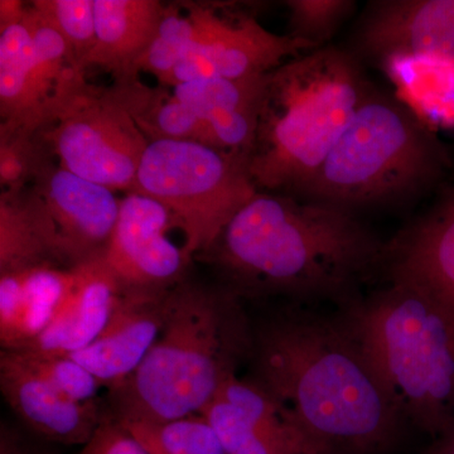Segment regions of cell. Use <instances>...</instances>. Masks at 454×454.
<instances>
[{
    "label": "cell",
    "instance_id": "obj_1",
    "mask_svg": "<svg viewBox=\"0 0 454 454\" xmlns=\"http://www.w3.org/2000/svg\"><path fill=\"white\" fill-rule=\"evenodd\" d=\"M252 380L315 454H400L415 430L337 309L286 303L253 324Z\"/></svg>",
    "mask_w": 454,
    "mask_h": 454
},
{
    "label": "cell",
    "instance_id": "obj_2",
    "mask_svg": "<svg viewBox=\"0 0 454 454\" xmlns=\"http://www.w3.org/2000/svg\"><path fill=\"white\" fill-rule=\"evenodd\" d=\"M387 247L355 212L258 191L206 254L241 301L343 309L381 282Z\"/></svg>",
    "mask_w": 454,
    "mask_h": 454
},
{
    "label": "cell",
    "instance_id": "obj_3",
    "mask_svg": "<svg viewBox=\"0 0 454 454\" xmlns=\"http://www.w3.org/2000/svg\"><path fill=\"white\" fill-rule=\"evenodd\" d=\"M243 301L225 286L181 282L160 336L129 378L110 390L121 424H163L200 414L253 351Z\"/></svg>",
    "mask_w": 454,
    "mask_h": 454
},
{
    "label": "cell",
    "instance_id": "obj_4",
    "mask_svg": "<svg viewBox=\"0 0 454 454\" xmlns=\"http://www.w3.org/2000/svg\"><path fill=\"white\" fill-rule=\"evenodd\" d=\"M372 83L349 50L325 46L268 74L249 175L258 191L295 195L319 168Z\"/></svg>",
    "mask_w": 454,
    "mask_h": 454
},
{
    "label": "cell",
    "instance_id": "obj_5",
    "mask_svg": "<svg viewBox=\"0 0 454 454\" xmlns=\"http://www.w3.org/2000/svg\"><path fill=\"white\" fill-rule=\"evenodd\" d=\"M363 343L415 432L437 438L454 423V315L428 292L381 280L337 309Z\"/></svg>",
    "mask_w": 454,
    "mask_h": 454
},
{
    "label": "cell",
    "instance_id": "obj_6",
    "mask_svg": "<svg viewBox=\"0 0 454 454\" xmlns=\"http://www.w3.org/2000/svg\"><path fill=\"white\" fill-rule=\"evenodd\" d=\"M443 152L413 107L372 85L324 163L295 197L357 214L422 195Z\"/></svg>",
    "mask_w": 454,
    "mask_h": 454
},
{
    "label": "cell",
    "instance_id": "obj_7",
    "mask_svg": "<svg viewBox=\"0 0 454 454\" xmlns=\"http://www.w3.org/2000/svg\"><path fill=\"white\" fill-rule=\"evenodd\" d=\"M155 89L139 79L91 85L74 70L62 80L38 131L64 168L110 190L133 192L140 162L151 140L139 127Z\"/></svg>",
    "mask_w": 454,
    "mask_h": 454
},
{
    "label": "cell",
    "instance_id": "obj_8",
    "mask_svg": "<svg viewBox=\"0 0 454 454\" xmlns=\"http://www.w3.org/2000/svg\"><path fill=\"white\" fill-rule=\"evenodd\" d=\"M133 192L168 208L184 235L187 262L210 252L227 223L258 193L247 163L193 142L149 143Z\"/></svg>",
    "mask_w": 454,
    "mask_h": 454
},
{
    "label": "cell",
    "instance_id": "obj_9",
    "mask_svg": "<svg viewBox=\"0 0 454 454\" xmlns=\"http://www.w3.org/2000/svg\"><path fill=\"white\" fill-rule=\"evenodd\" d=\"M199 31L192 49L173 68L166 86L203 79H252L264 76L289 59L310 52L307 42L268 31L253 16H223L193 5Z\"/></svg>",
    "mask_w": 454,
    "mask_h": 454
},
{
    "label": "cell",
    "instance_id": "obj_10",
    "mask_svg": "<svg viewBox=\"0 0 454 454\" xmlns=\"http://www.w3.org/2000/svg\"><path fill=\"white\" fill-rule=\"evenodd\" d=\"M355 26L349 51L361 62L454 61V0H372Z\"/></svg>",
    "mask_w": 454,
    "mask_h": 454
},
{
    "label": "cell",
    "instance_id": "obj_11",
    "mask_svg": "<svg viewBox=\"0 0 454 454\" xmlns=\"http://www.w3.org/2000/svg\"><path fill=\"white\" fill-rule=\"evenodd\" d=\"M175 223L168 208L152 197L129 192L121 199L104 260L122 286L166 288L182 282L188 262L167 235Z\"/></svg>",
    "mask_w": 454,
    "mask_h": 454
},
{
    "label": "cell",
    "instance_id": "obj_12",
    "mask_svg": "<svg viewBox=\"0 0 454 454\" xmlns=\"http://www.w3.org/2000/svg\"><path fill=\"white\" fill-rule=\"evenodd\" d=\"M32 187L55 223L67 268L104 255L121 212V200L114 191L56 166L52 157L38 170Z\"/></svg>",
    "mask_w": 454,
    "mask_h": 454
},
{
    "label": "cell",
    "instance_id": "obj_13",
    "mask_svg": "<svg viewBox=\"0 0 454 454\" xmlns=\"http://www.w3.org/2000/svg\"><path fill=\"white\" fill-rule=\"evenodd\" d=\"M178 284L166 288L122 286L104 330L88 348L70 357L91 372L101 387H118L138 369L162 333Z\"/></svg>",
    "mask_w": 454,
    "mask_h": 454
},
{
    "label": "cell",
    "instance_id": "obj_14",
    "mask_svg": "<svg viewBox=\"0 0 454 454\" xmlns=\"http://www.w3.org/2000/svg\"><path fill=\"white\" fill-rule=\"evenodd\" d=\"M200 414L226 454H315L288 409L252 379L230 378Z\"/></svg>",
    "mask_w": 454,
    "mask_h": 454
},
{
    "label": "cell",
    "instance_id": "obj_15",
    "mask_svg": "<svg viewBox=\"0 0 454 454\" xmlns=\"http://www.w3.org/2000/svg\"><path fill=\"white\" fill-rule=\"evenodd\" d=\"M0 389L27 427L55 443L85 446L104 420L97 402L79 403L65 396L12 349L0 352Z\"/></svg>",
    "mask_w": 454,
    "mask_h": 454
},
{
    "label": "cell",
    "instance_id": "obj_16",
    "mask_svg": "<svg viewBox=\"0 0 454 454\" xmlns=\"http://www.w3.org/2000/svg\"><path fill=\"white\" fill-rule=\"evenodd\" d=\"M387 279L419 286L454 315V192L387 240Z\"/></svg>",
    "mask_w": 454,
    "mask_h": 454
},
{
    "label": "cell",
    "instance_id": "obj_17",
    "mask_svg": "<svg viewBox=\"0 0 454 454\" xmlns=\"http://www.w3.org/2000/svg\"><path fill=\"white\" fill-rule=\"evenodd\" d=\"M268 74L240 80L203 77L175 86L172 95L210 127L217 151L249 166Z\"/></svg>",
    "mask_w": 454,
    "mask_h": 454
},
{
    "label": "cell",
    "instance_id": "obj_18",
    "mask_svg": "<svg viewBox=\"0 0 454 454\" xmlns=\"http://www.w3.org/2000/svg\"><path fill=\"white\" fill-rule=\"evenodd\" d=\"M73 283L49 327L28 348L41 354L70 356L106 327L122 286L107 267L104 255L73 268Z\"/></svg>",
    "mask_w": 454,
    "mask_h": 454
},
{
    "label": "cell",
    "instance_id": "obj_19",
    "mask_svg": "<svg viewBox=\"0 0 454 454\" xmlns=\"http://www.w3.org/2000/svg\"><path fill=\"white\" fill-rule=\"evenodd\" d=\"M56 90L35 62L25 22L0 29V138L37 134L46 124Z\"/></svg>",
    "mask_w": 454,
    "mask_h": 454
},
{
    "label": "cell",
    "instance_id": "obj_20",
    "mask_svg": "<svg viewBox=\"0 0 454 454\" xmlns=\"http://www.w3.org/2000/svg\"><path fill=\"white\" fill-rule=\"evenodd\" d=\"M73 268L41 265L0 274V345L25 349L46 331L61 307Z\"/></svg>",
    "mask_w": 454,
    "mask_h": 454
},
{
    "label": "cell",
    "instance_id": "obj_21",
    "mask_svg": "<svg viewBox=\"0 0 454 454\" xmlns=\"http://www.w3.org/2000/svg\"><path fill=\"white\" fill-rule=\"evenodd\" d=\"M166 8L157 0H94L95 44L83 70L103 68L115 82L138 79L137 66L151 47Z\"/></svg>",
    "mask_w": 454,
    "mask_h": 454
},
{
    "label": "cell",
    "instance_id": "obj_22",
    "mask_svg": "<svg viewBox=\"0 0 454 454\" xmlns=\"http://www.w3.org/2000/svg\"><path fill=\"white\" fill-rule=\"evenodd\" d=\"M65 264L59 234L35 188L3 191L0 199V274ZM67 267V265H66Z\"/></svg>",
    "mask_w": 454,
    "mask_h": 454
},
{
    "label": "cell",
    "instance_id": "obj_23",
    "mask_svg": "<svg viewBox=\"0 0 454 454\" xmlns=\"http://www.w3.org/2000/svg\"><path fill=\"white\" fill-rule=\"evenodd\" d=\"M139 443L153 444L166 454H226L212 424L193 414L163 424H121Z\"/></svg>",
    "mask_w": 454,
    "mask_h": 454
},
{
    "label": "cell",
    "instance_id": "obj_24",
    "mask_svg": "<svg viewBox=\"0 0 454 454\" xmlns=\"http://www.w3.org/2000/svg\"><path fill=\"white\" fill-rule=\"evenodd\" d=\"M199 23L192 7L182 14L176 7H167L151 47L137 66V73H149L166 86L173 68L192 49Z\"/></svg>",
    "mask_w": 454,
    "mask_h": 454
},
{
    "label": "cell",
    "instance_id": "obj_25",
    "mask_svg": "<svg viewBox=\"0 0 454 454\" xmlns=\"http://www.w3.org/2000/svg\"><path fill=\"white\" fill-rule=\"evenodd\" d=\"M138 124L151 142L162 139L193 142L216 149L206 121L173 95L166 97L162 90H154L153 98L138 119Z\"/></svg>",
    "mask_w": 454,
    "mask_h": 454
},
{
    "label": "cell",
    "instance_id": "obj_26",
    "mask_svg": "<svg viewBox=\"0 0 454 454\" xmlns=\"http://www.w3.org/2000/svg\"><path fill=\"white\" fill-rule=\"evenodd\" d=\"M32 8L64 38L70 51L71 66L82 71L94 49V0H37Z\"/></svg>",
    "mask_w": 454,
    "mask_h": 454
},
{
    "label": "cell",
    "instance_id": "obj_27",
    "mask_svg": "<svg viewBox=\"0 0 454 454\" xmlns=\"http://www.w3.org/2000/svg\"><path fill=\"white\" fill-rule=\"evenodd\" d=\"M356 5L354 0H289V35L307 42L313 50L330 46Z\"/></svg>",
    "mask_w": 454,
    "mask_h": 454
},
{
    "label": "cell",
    "instance_id": "obj_28",
    "mask_svg": "<svg viewBox=\"0 0 454 454\" xmlns=\"http://www.w3.org/2000/svg\"><path fill=\"white\" fill-rule=\"evenodd\" d=\"M32 372L40 375L65 396L74 402H97L95 397L101 387L98 379L70 356L41 354L32 349H12Z\"/></svg>",
    "mask_w": 454,
    "mask_h": 454
},
{
    "label": "cell",
    "instance_id": "obj_29",
    "mask_svg": "<svg viewBox=\"0 0 454 454\" xmlns=\"http://www.w3.org/2000/svg\"><path fill=\"white\" fill-rule=\"evenodd\" d=\"M53 157L37 134L16 133L0 138V182L3 191L27 187L43 163Z\"/></svg>",
    "mask_w": 454,
    "mask_h": 454
},
{
    "label": "cell",
    "instance_id": "obj_30",
    "mask_svg": "<svg viewBox=\"0 0 454 454\" xmlns=\"http://www.w3.org/2000/svg\"><path fill=\"white\" fill-rule=\"evenodd\" d=\"M79 454H149L115 419H104Z\"/></svg>",
    "mask_w": 454,
    "mask_h": 454
},
{
    "label": "cell",
    "instance_id": "obj_31",
    "mask_svg": "<svg viewBox=\"0 0 454 454\" xmlns=\"http://www.w3.org/2000/svg\"><path fill=\"white\" fill-rule=\"evenodd\" d=\"M0 454H46L27 442L16 430L2 424L0 430Z\"/></svg>",
    "mask_w": 454,
    "mask_h": 454
},
{
    "label": "cell",
    "instance_id": "obj_32",
    "mask_svg": "<svg viewBox=\"0 0 454 454\" xmlns=\"http://www.w3.org/2000/svg\"><path fill=\"white\" fill-rule=\"evenodd\" d=\"M27 7L18 0H2L0 2V29L20 22L26 16Z\"/></svg>",
    "mask_w": 454,
    "mask_h": 454
},
{
    "label": "cell",
    "instance_id": "obj_33",
    "mask_svg": "<svg viewBox=\"0 0 454 454\" xmlns=\"http://www.w3.org/2000/svg\"><path fill=\"white\" fill-rule=\"evenodd\" d=\"M432 441L423 454H454V423Z\"/></svg>",
    "mask_w": 454,
    "mask_h": 454
}]
</instances>
